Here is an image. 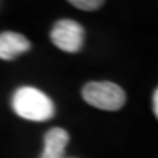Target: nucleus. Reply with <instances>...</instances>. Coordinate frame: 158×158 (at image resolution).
<instances>
[{
    "label": "nucleus",
    "mask_w": 158,
    "mask_h": 158,
    "mask_svg": "<svg viewBox=\"0 0 158 158\" xmlns=\"http://www.w3.org/2000/svg\"><path fill=\"white\" fill-rule=\"evenodd\" d=\"M12 107L22 118L45 122L54 116V104L44 92L32 86H22L12 97Z\"/></svg>",
    "instance_id": "obj_1"
},
{
    "label": "nucleus",
    "mask_w": 158,
    "mask_h": 158,
    "mask_svg": "<svg viewBox=\"0 0 158 158\" xmlns=\"http://www.w3.org/2000/svg\"><path fill=\"white\" fill-rule=\"evenodd\" d=\"M82 97L89 106L106 111H116L124 106L126 94L113 82H88L82 88Z\"/></svg>",
    "instance_id": "obj_2"
},
{
    "label": "nucleus",
    "mask_w": 158,
    "mask_h": 158,
    "mask_svg": "<svg viewBox=\"0 0 158 158\" xmlns=\"http://www.w3.org/2000/svg\"><path fill=\"white\" fill-rule=\"evenodd\" d=\"M84 28L72 19H60L50 32L51 43L66 53H78L84 44Z\"/></svg>",
    "instance_id": "obj_3"
},
{
    "label": "nucleus",
    "mask_w": 158,
    "mask_h": 158,
    "mask_svg": "<svg viewBox=\"0 0 158 158\" xmlns=\"http://www.w3.org/2000/svg\"><path fill=\"white\" fill-rule=\"evenodd\" d=\"M31 48V43L27 37L18 32L5 31L0 34V59L13 60L15 57L22 54Z\"/></svg>",
    "instance_id": "obj_4"
},
{
    "label": "nucleus",
    "mask_w": 158,
    "mask_h": 158,
    "mask_svg": "<svg viewBox=\"0 0 158 158\" xmlns=\"http://www.w3.org/2000/svg\"><path fill=\"white\" fill-rule=\"evenodd\" d=\"M69 133L62 127H53L44 136V149L40 158H63L68 147Z\"/></svg>",
    "instance_id": "obj_5"
},
{
    "label": "nucleus",
    "mask_w": 158,
    "mask_h": 158,
    "mask_svg": "<svg viewBox=\"0 0 158 158\" xmlns=\"http://www.w3.org/2000/svg\"><path fill=\"white\" fill-rule=\"evenodd\" d=\"M70 5H73L81 10H97L104 5V2L101 0H72Z\"/></svg>",
    "instance_id": "obj_6"
},
{
    "label": "nucleus",
    "mask_w": 158,
    "mask_h": 158,
    "mask_svg": "<svg viewBox=\"0 0 158 158\" xmlns=\"http://www.w3.org/2000/svg\"><path fill=\"white\" fill-rule=\"evenodd\" d=\"M152 108H154V114H155V117L158 118V88L155 89L152 95Z\"/></svg>",
    "instance_id": "obj_7"
}]
</instances>
